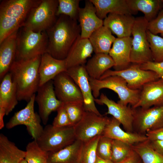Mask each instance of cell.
Masks as SVG:
<instances>
[{
	"label": "cell",
	"mask_w": 163,
	"mask_h": 163,
	"mask_svg": "<svg viewBox=\"0 0 163 163\" xmlns=\"http://www.w3.org/2000/svg\"><path fill=\"white\" fill-rule=\"evenodd\" d=\"M81 31L77 20L66 15H60L54 25L46 31L48 39L46 52L56 59H64L80 35Z\"/></svg>",
	"instance_id": "1"
},
{
	"label": "cell",
	"mask_w": 163,
	"mask_h": 163,
	"mask_svg": "<svg viewBox=\"0 0 163 163\" xmlns=\"http://www.w3.org/2000/svg\"><path fill=\"white\" fill-rule=\"evenodd\" d=\"M41 56L25 60H15L9 72L15 85L18 101L28 102L40 86L38 69Z\"/></svg>",
	"instance_id": "2"
},
{
	"label": "cell",
	"mask_w": 163,
	"mask_h": 163,
	"mask_svg": "<svg viewBox=\"0 0 163 163\" xmlns=\"http://www.w3.org/2000/svg\"><path fill=\"white\" fill-rule=\"evenodd\" d=\"M41 0H4L0 4V43L22 27L31 9Z\"/></svg>",
	"instance_id": "3"
},
{
	"label": "cell",
	"mask_w": 163,
	"mask_h": 163,
	"mask_svg": "<svg viewBox=\"0 0 163 163\" xmlns=\"http://www.w3.org/2000/svg\"><path fill=\"white\" fill-rule=\"evenodd\" d=\"M22 28L18 33L15 60L30 59L46 53L48 40L46 31L35 32Z\"/></svg>",
	"instance_id": "4"
},
{
	"label": "cell",
	"mask_w": 163,
	"mask_h": 163,
	"mask_svg": "<svg viewBox=\"0 0 163 163\" xmlns=\"http://www.w3.org/2000/svg\"><path fill=\"white\" fill-rule=\"evenodd\" d=\"M89 80L94 98L99 96L101 89L107 88L117 94L120 100L117 102L122 105L128 106L129 104L133 107L139 100L141 89L134 90L129 88L126 81L120 76H111L100 79L89 77Z\"/></svg>",
	"instance_id": "5"
},
{
	"label": "cell",
	"mask_w": 163,
	"mask_h": 163,
	"mask_svg": "<svg viewBox=\"0 0 163 163\" xmlns=\"http://www.w3.org/2000/svg\"><path fill=\"white\" fill-rule=\"evenodd\" d=\"M58 5V0H41L31 9L22 27L35 32L46 31L57 20Z\"/></svg>",
	"instance_id": "6"
},
{
	"label": "cell",
	"mask_w": 163,
	"mask_h": 163,
	"mask_svg": "<svg viewBox=\"0 0 163 163\" xmlns=\"http://www.w3.org/2000/svg\"><path fill=\"white\" fill-rule=\"evenodd\" d=\"M74 126L56 127L45 126L36 140L40 147L48 152L57 151L73 143L76 140Z\"/></svg>",
	"instance_id": "7"
},
{
	"label": "cell",
	"mask_w": 163,
	"mask_h": 163,
	"mask_svg": "<svg viewBox=\"0 0 163 163\" xmlns=\"http://www.w3.org/2000/svg\"><path fill=\"white\" fill-rule=\"evenodd\" d=\"M148 22L143 17L135 18L132 30V46L130 55L132 63L141 65L154 61L147 31Z\"/></svg>",
	"instance_id": "8"
},
{
	"label": "cell",
	"mask_w": 163,
	"mask_h": 163,
	"mask_svg": "<svg viewBox=\"0 0 163 163\" xmlns=\"http://www.w3.org/2000/svg\"><path fill=\"white\" fill-rule=\"evenodd\" d=\"M35 94L28 102L26 106L15 113L7 123L5 126L8 129H11L20 125L25 126L30 135L37 140L41 134L43 128L41 124V120L39 114L34 110Z\"/></svg>",
	"instance_id": "9"
},
{
	"label": "cell",
	"mask_w": 163,
	"mask_h": 163,
	"mask_svg": "<svg viewBox=\"0 0 163 163\" xmlns=\"http://www.w3.org/2000/svg\"><path fill=\"white\" fill-rule=\"evenodd\" d=\"M132 108L133 132L145 135L149 131L163 127V105Z\"/></svg>",
	"instance_id": "10"
},
{
	"label": "cell",
	"mask_w": 163,
	"mask_h": 163,
	"mask_svg": "<svg viewBox=\"0 0 163 163\" xmlns=\"http://www.w3.org/2000/svg\"><path fill=\"white\" fill-rule=\"evenodd\" d=\"M110 120L106 116L85 111L81 120L74 126L76 139L85 142L102 135Z\"/></svg>",
	"instance_id": "11"
},
{
	"label": "cell",
	"mask_w": 163,
	"mask_h": 163,
	"mask_svg": "<svg viewBox=\"0 0 163 163\" xmlns=\"http://www.w3.org/2000/svg\"><path fill=\"white\" fill-rule=\"evenodd\" d=\"M111 76L121 77L126 81L129 88L134 90L141 89L145 84L159 79L155 72L142 69L140 64L133 63H131L128 68L121 70L109 69L103 75L100 79Z\"/></svg>",
	"instance_id": "12"
},
{
	"label": "cell",
	"mask_w": 163,
	"mask_h": 163,
	"mask_svg": "<svg viewBox=\"0 0 163 163\" xmlns=\"http://www.w3.org/2000/svg\"><path fill=\"white\" fill-rule=\"evenodd\" d=\"M37 92L35 101L38 106L39 114L43 124L46 125L51 113L57 111L63 103L56 97L53 80L40 86Z\"/></svg>",
	"instance_id": "13"
},
{
	"label": "cell",
	"mask_w": 163,
	"mask_h": 163,
	"mask_svg": "<svg viewBox=\"0 0 163 163\" xmlns=\"http://www.w3.org/2000/svg\"><path fill=\"white\" fill-rule=\"evenodd\" d=\"M85 65L69 68L66 72L76 83L82 93L85 111L93 112L101 115V114L95 104L94 98L89 82V77L86 70Z\"/></svg>",
	"instance_id": "14"
},
{
	"label": "cell",
	"mask_w": 163,
	"mask_h": 163,
	"mask_svg": "<svg viewBox=\"0 0 163 163\" xmlns=\"http://www.w3.org/2000/svg\"><path fill=\"white\" fill-rule=\"evenodd\" d=\"M53 81L56 97L63 103L83 102L82 95L79 87L66 71L59 74Z\"/></svg>",
	"instance_id": "15"
},
{
	"label": "cell",
	"mask_w": 163,
	"mask_h": 163,
	"mask_svg": "<svg viewBox=\"0 0 163 163\" xmlns=\"http://www.w3.org/2000/svg\"><path fill=\"white\" fill-rule=\"evenodd\" d=\"M94 101L99 104L106 105L108 110L105 115H112L120 123L125 131L133 132V112L130 105L125 106L116 103L103 93L101 94L99 98H94Z\"/></svg>",
	"instance_id": "16"
},
{
	"label": "cell",
	"mask_w": 163,
	"mask_h": 163,
	"mask_svg": "<svg viewBox=\"0 0 163 163\" xmlns=\"http://www.w3.org/2000/svg\"><path fill=\"white\" fill-rule=\"evenodd\" d=\"M163 105V80L148 82L141 89L139 100L132 108H147Z\"/></svg>",
	"instance_id": "17"
},
{
	"label": "cell",
	"mask_w": 163,
	"mask_h": 163,
	"mask_svg": "<svg viewBox=\"0 0 163 163\" xmlns=\"http://www.w3.org/2000/svg\"><path fill=\"white\" fill-rule=\"evenodd\" d=\"M78 20L82 38H89L94 31L103 25V20L97 16L96 8L90 0H85L84 7L80 8Z\"/></svg>",
	"instance_id": "18"
},
{
	"label": "cell",
	"mask_w": 163,
	"mask_h": 163,
	"mask_svg": "<svg viewBox=\"0 0 163 163\" xmlns=\"http://www.w3.org/2000/svg\"><path fill=\"white\" fill-rule=\"evenodd\" d=\"M132 38L130 37L116 38L109 54L115 63V70L125 69L131 64L130 55L132 46Z\"/></svg>",
	"instance_id": "19"
},
{
	"label": "cell",
	"mask_w": 163,
	"mask_h": 163,
	"mask_svg": "<svg viewBox=\"0 0 163 163\" xmlns=\"http://www.w3.org/2000/svg\"><path fill=\"white\" fill-rule=\"evenodd\" d=\"M94 52L88 39L81 38L80 35L73 43L64 59L67 69L69 68L85 65L88 58Z\"/></svg>",
	"instance_id": "20"
},
{
	"label": "cell",
	"mask_w": 163,
	"mask_h": 163,
	"mask_svg": "<svg viewBox=\"0 0 163 163\" xmlns=\"http://www.w3.org/2000/svg\"><path fill=\"white\" fill-rule=\"evenodd\" d=\"M135 20L131 14H109L103 20V25L108 28L117 38L130 37Z\"/></svg>",
	"instance_id": "21"
},
{
	"label": "cell",
	"mask_w": 163,
	"mask_h": 163,
	"mask_svg": "<svg viewBox=\"0 0 163 163\" xmlns=\"http://www.w3.org/2000/svg\"><path fill=\"white\" fill-rule=\"evenodd\" d=\"M66 70L64 59H57L48 53H44L41 56L38 69L40 86L53 80L59 74Z\"/></svg>",
	"instance_id": "22"
},
{
	"label": "cell",
	"mask_w": 163,
	"mask_h": 163,
	"mask_svg": "<svg viewBox=\"0 0 163 163\" xmlns=\"http://www.w3.org/2000/svg\"><path fill=\"white\" fill-rule=\"evenodd\" d=\"M18 30L0 43V78L2 80L8 73L15 60Z\"/></svg>",
	"instance_id": "23"
},
{
	"label": "cell",
	"mask_w": 163,
	"mask_h": 163,
	"mask_svg": "<svg viewBox=\"0 0 163 163\" xmlns=\"http://www.w3.org/2000/svg\"><path fill=\"white\" fill-rule=\"evenodd\" d=\"M120 125V123L113 117L110 118L102 135L113 139L121 141L132 146L148 139L145 135L123 130L121 128Z\"/></svg>",
	"instance_id": "24"
},
{
	"label": "cell",
	"mask_w": 163,
	"mask_h": 163,
	"mask_svg": "<svg viewBox=\"0 0 163 163\" xmlns=\"http://www.w3.org/2000/svg\"><path fill=\"white\" fill-rule=\"evenodd\" d=\"M18 101L16 88L8 72L1 80L0 85V111L8 115Z\"/></svg>",
	"instance_id": "25"
},
{
	"label": "cell",
	"mask_w": 163,
	"mask_h": 163,
	"mask_svg": "<svg viewBox=\"0 0 163 163\" xmlns=\"http://www.w3.org/2000/svg\"><path fill=\"white\" fill-rule=\"evenodd\" d=\"M115 65L114 61L109 54L97 53L88 61L85 67L90 78L99 79L107 71Z\"/></svg>",
	"instance_id": "26"
},
{
	"label": "cell",
	"mask_w": 163,
	"mask_h": 163,
	"mask_svg": "<svg viewBox=\"0 0 163 163\" xmlns=\"http://www.w3.org/2000/svg\"><path fill=\"white\" fill-rule=\"evenodd\" d=\"M90 0L96 8L97 15L101 20L109 14H132L126 0Z\"/></svg>",
	"instance_id": "27"
},
{
	"label": "cell",
	"mask_w": 163,
	"mask_h": 163,
	"mask_svg": "<svg viewBox=\"0 0 163 163\" xmlns=\"http://www.w3.org/2000/svg\"><path fill=\"white\" fill-rule=\"evenodd\" d=\"M126 2L132 15L140 11L148 22L155 18L163 9L162 0H126Z\"/></svg>",
	"instance_id": "28"
},
{
	"label": "cell",
	"mask_w": 163,
	"mask_h": 163,
	"mask_svg": "<svg viewBox=\"0 0 163 163\" xmlns=\"http://www.w3.org/2000/svg\"><path fill=\"white\" fill-rule=\"evenodd\" d=\"M83 144L82 141L76 139L61 150L49 152L48 163H78Z\"/></svg>",
	"instance_id": "29"
},
{
	"label": "cell",
	"mask_w": 163,
	"mask_h": 163,
	"mask_svg": "<svg viewBox=\"0 0 163 163\" xmlns=\"http://www.w3.org/2000/svg\"><path fill=\"white\" fill-rule=\"evenodd\" d=\"M116 38L111 30L103 25L94 31L88 39L95 53L109 54Z\"/></svg>",
	"instance_id": "30"
},
{
	"label": "cell",
	"mask_w": 163,
	"mask_h": 163,
	"mask_svg": "<svg viewBox=\"0 0 163 163\" xmlns=\"http://www.w3.org/2000/svg\"><path fill=\"white\" fill-rule=\"evenodd\" d=\"M26 151L18 148L2 133L0 134V163H20Z\"/></svg>",
	"instance_id": "31"
},
{
	"label": "cell",
	"mask_w": 163,
	"mask_h": 163,
	"mask_svg": "<svg viewBox=\"0 0 163 163\" xmlns=\"http://www.w3.org/2000/svg\"><path fill=\"white\" fill-rule=\"evenodd\" d=\"M132 148L139 155L143 163H163V155L152 148L148 139L132 145Z\"/></svg>",
	"instance_id": "32"
},
{
	"label": "cell",
	"mask_w": 163,
	"mask_h": 163,
	"mask_svg": "<svg viewBox=\"0 0 163 163\" xmlns=\"http://www.w3.org/2000/svg\"><path fill=\"white\" fill-rule=\"evenodd\" d=\"M25 151L24 159L28 163H48L49 152L43 150L36 140L28 143Z\"/></svg>",
	"instance_id": "33"
},
{
	"label": "cell",
	"mask_w": 163,
	"mask_h": 163,
	"mask_svg": "<svg viewBox=\"0 0 163 163\" xmlns=\"http://www.w3.org/2000/svg\"><path fill=\"white\" fill-rule=\"evenodd\" d=\"M80 0H58V5L56 16L66 15L77 20L78 19Z\"/></svg>",
	"instance_id": "34"
},
{
	"label": "cell",
	"mask_w": 163,
	"mask_h": 163,
	"mask_svg": "<svg viewBox=\"0 0 163 163\" xmlns=\"http://www.w3.org/2000/svg\"><path fill=\"white\" fill-rule=\"evenodd\" d=\"M100 136L83 142L78 163H95L97 157V146Z\"/></svg>",
	"instance_id": "35"
},
{
	"label": "cell",
	"mask_w": 163,
	"mask_h": 163,
	"mask_svg": "<svg viewBox=\"0 0 163 163\" xmlns=\"http://www.w3.org/2000/svg\"><path fill=\"white\" fill-rule=\"evenodd\" d=\"M71 125L74 126L82 119L85 111L83 101H74L64 103Z\"/></svg>",
	"instance_id": "36"
},
{
	"label": "cell",
	"mask_w": 163,
	"mask_h": 163,
	"mask_svg": "<svg viewBox=\"0 0 163 163\" xmlns=\"http://www.w3.org/2000/svg\"><path fill=\"white\" fill-rule=\"evenodd\" d=\"M132 145L121 141L113 139L110 161L119 163L126 158L132 150Z\"/></svg>",
	"instance_id": "37"
},
{
	"label": "cell",
	"mask_w": 163,
	"mask_h": 163,
	"mask_svg": "<svg viewBox=\"0 0 163 163\" xmlns=\"http://www.w3.org/2000/svg\"><path fill=\"white\" fill-rule=\"evenodd\" d=\"M147 39L152 52L154 62L163 61V38L152 34L148 30Z\"/></svg>",
	"instance_id": "38"
},
{
	"label": "cell",
	"mask_w": 163,
	"mask_h": 163,
	"mask_svg": "<svg viewBox=\"0 0 163 163\" xmlns=\"http://www.w3.org/2000/svg\"><path fill=\"white\" fill-rule=\"evenodd\" d=\"M113 139L103 135L100 136L96 148L97 155L105 160H110Z\"/></svg>",
	"instance_id": "39"
},
{
	"label": "cell",
	"mask_w": 163,
	"mask_h": 163,
	"mask_svg": "<svg viewBox=\"0 0 163 163\" xmlns=\"http://www.w3.org/2000/svg\"><path fill=\"white\" fill-rule=\"evenodd\" d=\"M147 29L152 34H160L163 38V9L158 13L156 18L148 22Z\"/></svg>",
	"instance_id": "40"
},
{
	"label": "cell",
	"mask_w": 163,
	"mask_h": 163,
	"mask_svg": "<svg viewBox=\"0 0 163 163\" xmlns=\"http://www.w3.org/2000/svg\"><path fill=\"white\" fill-rule=\"evenodd\" d=\"M57 111V114L52 124L53 126L60 127L72 126L64 108V103Z\"/></svg>",
	"instance_id": "41"
},
{
	"label": "cell",
	"mask_w": 163,
	"mask_h": 163,
	"mask_svg": "<svg viewBox=\"0 0 163 163\" xmlns=\"http://www.w3.org/2000/svg\"><path fill=\"white\" fill-rule=\"evenodd\" d=\"M140 66L142 69L155 72L159 79L163 80V61L159 62H149L140 65Z\"/></svg>",
	"instance_id": "42"
},
{
	"label": "cell",
	"mask_w": 163,
	"mask_h": 163,
	"mask_svg": "<svg viewBox=\"0 0 163 163\" xmlns=\"http://www.w3.org/2000/svg\"><path fill=\"white\" fill-rule=\"evenodd\" d=\"M145 135L150 141L163 140V127L149 131Z\"/></svg>",
	"instance_id": "43"
},
{
	"label": "cell",
	"mask_w": 163,
	"mask_h": 163,
	"mask_svg": "<svg viewBox=\"0 0 163 163\" xmlns=\"http://www.w3.org/2000/svg\"><path fill=\"white\" fill-rule=\"evenodd\" d=\"M119 163H143V162L139 155L133 149L128 156Z\"/></svg>",
	"instance_id": "44"
},
{
	"label": "cell",
	"mask_w": 163,
	"mask_h": 163,
	"mask_svg": "<svg viewBox=\"0 0 163 163\" xmlns=\"http://www.w3.org/2000/svg\"><path fill=\"white\" fill-rule=\"evenodd\" d=\"M149 141L152 148L158 153L163 155V140Z\"/></svg>",
	"instance_id": "45"
},
{
	"label": "cell",
	"mask_w": 163,
	"mask_h": 163,
	"mask_svg": "<svg viewBox=\"0 0 163 163\" xmlns=\"http://www.w3.org/2000/svg\"><path fill=\"white\" fill-rule=\"evenodd\" d=\"M95 163H113L110 160H105L97 157Z\"/></svg>",
	"instance_id": "46"
},
{
	"label": "cell",
	"mask_w": 163,
	"mask_h": 163,
	"mask_svg": "<svg viewBox=\"0 0 163 163\" xmlns=\"http://www.w3.org/2000/svg\"><path fill=\"white\" fill-rule=\"evenodd\" d=\"M20 163H28L26 161V160L24 159L21 161Z\"/></svg>",
	"instance_id": "47"
},
{
	"label": "cell",
	"mask_w": 163,
	"mask_h": 163,
	"mask_svg": "<svg viewBox=\"0 0 163 163\" xmlns=\"http://www.w3.org/2000/svg\"><path fill=\"white\" fill-rule=\"evenodd\" d=\"M162 2H163V0H162Z\"/></svg>",
	"instance_id": "48"
}]
</instances>
